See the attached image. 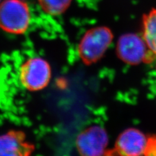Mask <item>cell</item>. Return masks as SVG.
Masks as SVG:
<instances>
[{"label":"cell","mask_w":156,"mask_h":156,"mask_svg":"<svg viewBox=\"0 0 156 156\" xmlns=\"http://www.w3.org/2000/svg\"><path fill=\"white\" fill-rule=\"evenodd\" d=\"M35 146L22 130L11 129L0 134V156H32Z\"/></svg>","instance_id":"obj_7"},{"label":"cell","mask_w":156,"mask_h":156,"mask_svg":"<svg viewBox=\"0 0 156 156\" xmlns=\"http://www.w3.org/2000/svg\"><path fill=\"white\" fill-rule=\"evenodd\" d=\"M51 74V67L47 60L41 57H32L20 66L18 80L25 89L38 92L50 84Z\"/></svg>","instance_id":"obj_3"},{"label":"cell","mask_w":156,"mask_h":156,"mask_svg":"<svg viewBox=\"0 0 156 156\" xmlns=\"http://www.w3.org/2000/svg\"><path fill=\"white\" fill-rule=\"evenodd\" d=\"M147 136L136 128H128L117 138L107 156H143Z\"/></svg>","instance_id":"obj_6"},{"label":"cell","mask_w":156,"mask_h":156,"mask_svg":"<svg viewBox=\"0 0 156 156\" xmlns=\"http://www.w3.org/2000/svg\"><path fill=\"white\" fill-rule=\"evenodd\" d=\"M143 156H156V134L147 136Z\"/></svg>","instance_id":"obj_10"},{"label":"cell","mask_w":156,"mask_h":156,"mask_svg":"<svg viewBox=\"0 0 156 156\" xmlns=\"http://www.w3.org/2000/svg\"><path fill=\"white\" fill-rule=\"evenodd\" d=\"M113 31L107 26L92 27L83 35L77 46V53L82 62L90 66L104 56L113 42Z\"/></svg>","instance_id":"obj_1"},{"label":"cell","mask_w":156,"mask_h":156,"mask_svg":"<svg viewBox=\"0 0 156 156\" xmlns=\"http://www.w3.org/2000/svg\"><path fill=\"white\" fill-rule=\"evenodd\" d=\"M141 36L152 55L156 68V8L151 9L143 15Z\"/></svg>","instance_id":"obj_8"},{"label":"cell","mask_w":156,"mask_h":156,"mask_svg":"<svg viewBox=\"0 0 156 156\" xmlns=\"http://www.w3.org/2000/svg\"><path fill=\"white\" fill-rule=\"evenodd\" d=\"M109 136L104 128L94 125L77 136L76 146L81 156H107Z\"/></svg>","instance_id":"obj_5"},{"label":"cell","mask_w":156,"mask_h":156,"mask_svg":"<svg viewBox=\"0 0 156 156\" xmlns=\"http://www.w3.org/2000/svg\"><path fill=\"white\" fill-rule=\"evenodd\" d=\"M2 2V1H1V0H0V3H1Z\"/></svg>","instance_id":"obj_11"},{"label":"cell","mask_w":156,"mask_h":156,"mask_svg":"<svg viewBox=\"0 0 156 156\" xmlns=\"http://www.w3.org/2000/svg\"><path fill=\"white\" fill-rule=\"evenodd\" d=\"M116 53L120 60L129 65L154 62L142 36L134 33H124L119 38Z\"/></svg>","instance_id":"obj_4"},{"label":"cell","mask_w":156,"mask_h":156,"mask_svg":"<svg viewBox=\"0 0 156 156\" xmlns=\"http://www.w3.org/2000/svg\"><path fill=\"white\" fill-rule=\"evenodd\" d=\"M72 0H38L44 12L51 16H59L69 8Z\"/></svg>","instance_id":"obj_9"},{"label":"cell","mask_w":156,"mask_h":156,"mask_svg":"<svg viewBox=\"0 0 156 156\" xmlns=\"http://www.w3.org/2000/svg\"><path fill=\"white\" fill-rule=\"evenodd\" d=\"M31 11L23 0H4L0 3V29L12 34L22 35L31 22Z\"/></svg>","instance_id":"obj_2"}]
</instances>
